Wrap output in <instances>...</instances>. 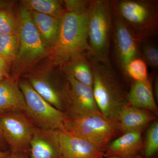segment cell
<instances>
[{"mask_svg":"<svg viewBox=\"0 0 158 158\" xmlns=\"http://www.w3.org/2000/svg\"><path fill=\"white\" fill-rule=\"evenodd\" d=\"M93 74L92 90L99 110L106 118L116 122L121 110L128 104L127 92L109 59L97 58L86 52Z\"/></svg>","mask_w":158,"mask_h":158,"instance_id":"obj_1","label":"cell"},{"mask_svg":"<svg viewBox=\"0 0 158 158\" xmlns=\"http://www.w3.org/2000/svg\"><path fill=\"white\" fill-rule=\"evenodd\" d=\"M88 13L66 12L61 18L58 38L49 56L55 65L60 66L79 53L90 52L88 42Z\"/></svg>","mask_w":158,"mask_h":158,"instance_id":"obj_2","label":"cell"},{"mask_svg":"<svg viewBox=\"0 0 158 158\" xmlns=\"http://www.w3.org/2000/svg\"><path fill=\"white\" fill-rule=\"evenodd\" d=\"M113 13L141 42L155 36L158 31V2L156 0L112 1Z\"/></svg>","mask_w":158,"mask_h":158,"instance_id":"obj_3","label":"cell"},{"mask_svg":"<svg viewBox=\"0 0 158 158\" xmlns=\"http://www.w3.org/2000/svg\"><path fill=\"white\" fill-rule=\"evenodd\" d=\"M19 20V46L17 56L12 63L11 78L16 80L49 56L50 53L34 25L30 11L21 8Z\"/></svg>","mask_w":158,"mask_h":158,"instance_id":"obj_4","label":"cell"},{"mask_svg":"<svg viewBox=\"0 0 158 158\" xmlns=\"http://www.w3.org/2000/svg\"><path fill=\"white\" fill-rule=\"evenodd\" d=\"M63 72L60 66L50 61L35 65L25 73L29 84L47 102L62 111L69 100L70 86L67 77L60 82Z\"/></svg>","mask_w":158,"mask_h":158,"instance_id":"obj_5","label":"cell"},{"mask_svg":"<svg viewBox=\"0 0 158 158\" xmlns=\"http://www.w3.org/2000/svg\"><path fill=\"white\" fill-rule=\"evenodd\" d=\"M112 1L91 0L88 13V42L90 52L99 59H109L112 33Z\"/></svg>","mask_w":158,"mask_h":158,"instance_id":"obj_6","label":"cell"},{"mask_svg":"<svg viewBox=\"0 0 158 158\" xmlns=\"http://www.w3.org/2000/svg\"><path fill=\"white\" fill-rule=\"evenodd\" d=\"M64 131L85 139L104 153L112 139L120 134L117 123L102 114L76 118L68 116Z\"/></svg>","mask_w":158,"mask_h":158,"instance_id":"obj_7","label":"cell"},{"mask_svg":"<svg viewBox=\"0 0 158 158\" xmlns=\"http://www.w3.org/2000/svg\"><path fill=\"white\" fill-rule=\"evenodd\" d=\"M19 85L27 105L26 113L44 131H64L68 116L41 97L27 80H21Z\"/></svg>","mask_w":158,"mask_h":158,"instance_id":"obj_8","label":"cell"},{"mask_svg":"<svg viewBox=\"0 0 158 158\" xmlns=\"http://www.w3.org/2000/svg\"><path fill=\"white\" fill-rule=\"evenodd\" d=\"M0 127L11 152L26 153L36 130L30 121L22 115L11 113L0 117Z\"/></svg>","mask_w":158,"mask_h":158,"instance_id":"obj_9","label":"cell"},{"mask_svg":"<svg viewBox=\"0 0 158 158\" xmlns=\"http://www.w3.org/2000/svg\"><path fill=\"white\" fill-rule=\"evenodd\" d=\"M112 34L115 58L123 70L131 61L142 58L141 41L114 13Z\"/></svg>","mask_w":158,"mask_h":158,"instance_id":"obj_10","label":"cell"},{"mask_svg":"<svg viewBox=\"0 0 158 158\" xmlns=\"http://www.w3.org/2000/svg\"><path fill=\"white\" fill-rule=\"evenodd\" d=\"M59 151L60 158H102V152L93 144L64 131H46Z\"/></svg>","mask_w":158,"mask_h":158,"instance_id":"obj_11","label":"cell"},{"mask_svg":"<svg viewBox=\"0 0 158 158\" xmlns=\"http://www.w3.org/2000/svg\"><path fill=\"white\" fill-rule=\"evenodd\" d=\"M67 77L70 93L68 106L70 118L102 114L97 104L91 87Z\"/></svg>","mask_w":158,"mask_h":158,"instance_id":"obj_12","label":"cell"},{"mask_svg":"<svg viewBox=\"0 0 158 158\" xmlns=\"http://www.w3.org/2000/svg\"><path fill=\"white\" fill-rule=\"evenodd\" d=\"M156 120L153 113L127 104L118 114L117 123L120 134L129 132H141L150 123Z\"/></svg>","mask_w":158,"mask_h":158,"instance_id":"obj_13","label":"cell"},{"mask_svg":"<svg viewBox=\"0 0 158 158\" xmlns=\"http://www.w3.org/2000/svg\"><path fill=\"white\" fill-rule=\"evenodd\" d=\"M141 132H129L110 142L103 157L130 158L139 155L143 147Z\"/></svg>","mask_w":158,"mask_h":158,"instance_id":"obj_14","label":"cell"},{"mask_svg":"<svg viewBox=\"0 0 158 158\" xmlns=\"http://www.w3.org/2000/svg\"><path fill=\"white\" fill-rule=\"evenodd\" d=\"M7 110L27 112V105L17 80L6 79L0 82V113Z\"/></svg>","mask_w":158,"mask_h":158,"instance_id":"obj_15","label":"cell"},{"mask_svg":"<svg viewBox=\"0 0 158 158\" xmlns=\"http://www.w3.org/2000/svg\"><path fill=\"white\" fill-rule=\"evenodd\" d=\"M128 104L135 107L144 109L156 115L158 114V108L152 85L148 82L133 81L127 94Z\"/></svg>","mask_w":158,"mask_h":158,"instance_id":"obj_16","label":"cell"},{"mask_svg":"<svg viewBox=\"0 0 158 158\" xmlns=\"http://www.w3.org/2000/svg\"><path fill=\"white\" fill-rule=\"evenodd\" d=\"M60 68L65 75L92 88V68L85 52L76 54L62 63Z\"/></svg>","mask_w":158,"mask_h":158,"instance_id":"obj_17","label":"cell"},{"mask_svg":"<svg viewBox=\"0 0 158 158\" xmlns=\"http://www.w3.org/2000/svg\"><path fill=\"white\" fill-rule=\"evenodd\" d=\"M30 12L34 25L50 52L58 38L61 18L35 11Z\"/></svg>","mask_w":158,"mask_h":158,"instance_id":"obj_18","label":"cell"},{"mask_svg":"<svg viewBox=\"0 0 158 158\" xmlns=\"http://www.w3.org/2000/svg\"><path fill=\"white\" fill-rule=\"evenodd\" d=\"M29 148L30 158H60L56 144L44 130H36Z\"/></svg>","mask_w":158,"mask_h":158,"instance_id":"obj_19","label":"cell"},{"mask_svg":"<svg viewBox=\"0 0 158 158\" xmlns=\"http://www.w3.org/2000/svg\"><path fill=\"white\" fill-rule=\"evenodd\" d=\"M22 9L52 17L61 18L66 11L62 1L59 0H23Z\"/></svg>","mask_w":158,"mask_h":158,"instance_id":"obj_20","label":"cell"},{"mask_svg":"<svg viewBox=\"0 0 158 158\" xmlns=\"http://www.w3.org/2000/svg\"><path fill=\"white\" fill-rule=\"evenodd\" d=\"M19 46L18 35H0V57L9 65L16 58Z\"/></svg>","mask_w":158,"mask_h":158,"instance_id":"obj_21","label":"cell"},{"mask_svg":"<svg viewBox=\"0 0 158 158\" xmlns=\"http://www.w3.org/2000/svg\"><path fill=\"white\" fill-rule=\"evenodd\" d=\"M123 71L133 81H150L148 73L147 65L142 58H138L131 61L126 66Z\"/></svg>","mask_w":158,"mask_h":158,"instance_id":"obj_22","label":"cell"},{"mask_svg":"<svg viewBox=\"0 0 158 158\" xmlns=\"http://www.w3.org/2000/svg\"><path fill=\"white\" fill-rule=\"evenodd\" d=\"M19 20L7 8L0 9V35H18Z\"/></svg>","mask_w":158,"mask_h":158,"instance_id":"obj_23","label":"cell"},{"mask_svg":"<svg viewBox=\"0 0 158 158\" xmlns=\"http://www.w3.org/2000/svg\"><path fill=\"white\" fill-rule=\"evenodd\" d=\"M143 151L146 158H153L158 151V122H153L148 130L145 141L143 143Z\"/></svg>","mask_w":158,"mask_h":158,"instance_id":"obj_24","label":"cell"},{"mask_svg":"<svg viewBox=\"0 0 158 158\" xmlns=\"http://www.w3.org/2000/svg\"><path fill=\"white\" fill-rule=\"evenodd\" d=\"M141 58L146 63L154 69L158 67V49L156 45L149 41V39L141 43Z\"/></svg>","mask_w":158,"mask_h":158,"instance_id":"obj_25","label":"cell"},{"mask_svg":"<svg viewBox=\"0 0 158 158\" xmlns=\"http://www.w3.org/2000/svg\"><path fill=\"white\" fill-rule=\"evenodd\" d=\"M62 1L66 12L83 14L88 12L91 0H64Z\"/></svg>","mask_w":158,"mask_h":158,"instance_id":"obj_26","label":"cell"},{"mask_svg":"<svg viewBox=\"0 0 158 158\" xmlns=\"http://www.w3.org/2000/svg\"><path fill=\"white\" fill-rule=\"evenodd\" d=\"M9 65L8 63L0 57V71L9 73Z\"/></svg>","mask_w":158,"mask_h":158,"instance_id":"obj_27","label":"cell"},{"mask_svg":"<svg viewBox=\"0 0 158 158\" xmlns=\"http://www.w3.org/2000/svg\"><path fill=\"white\" fill-rule=\"evenodd\" d=\"M7 158H29L24 153L10 152Z\"/></svg>","mask_w":158,"mask_h":158,"instance_id":"obj_28","label":"cell"},{"mask_svg":"<svg viewBox=\"0 0 158 158\" xmlns=\"http://www.w3.org/2000/svg\"><path fill=\"white\" fill-rule=\"evenodd\" d=\"M11 2L9 1L0 0V9L7 8L8 6L11 5Z\"/></svg>","mask_w":158,"mask_h":158,"instance_id":"obj_29","label":"cell"},{"mask_svg":"<svg viewBox=\"0 0 158 158\" xmlns=\"http://www.w3.org/2000/svg\"><path fill=\"white\" fill-rule=\"evenodd\" d=\"M11 78L9 73L4 72L0 71V82L5 80L6 79Z\"/></svg>","mask_w":158,"mask_h":158,"instance_id":"obj_30","label":"cell"},{"mask_svg":"<svg viewBox=\"0 0 158 158\" xmlns=\"http://www.w3.org/2000/svg\"><path fill=\"white\" fill-rule=\"evenodd\" d=\"M10 153L9 152L0 151V158H7Z\"/></svg>","mask_w":158,"mask_h":158,"instance_id":"obj_31","label":"cell"},{"mask_svg":"<svg viewBox=\"0 0 158 158\" xmlns=\"http://www.w3.org/2000/svg\"><path fill=\"white\" fill-rule=\"evenodd\" d=\"M102 158H144L141 155H138L135 156L133 157L130 158H123L117 156H110V157H103Z\"/></svg>","mask_w":158,"mask_h":158,"instance_id":"obj_32","label":"cell"},{"mask_svg":"<svg viewBox=\"0 0 158 158\" xmlns=\"http://www.w3.org/2000/svg\"><path fill=\"white\" fill-rule=\"evenodd\" d=\"M3 139H4L3 138L2 132V129H1V127H0V142L3 141Z\"/></svg>","mask_w":158,"mask_h":158,"instance_id":"obj_33","label":"cell"}]
</instances>
